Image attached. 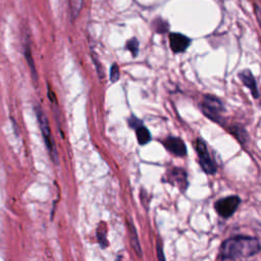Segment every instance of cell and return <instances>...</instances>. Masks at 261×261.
I'll return each instance as SVG.
<instances>
[{
	"label": "cell",
	"instance_id": "5",
	"mask_svg": "<svg viewBox=\"0 0 261 261\" xmlns=\"http://www.w3.org/2000/svg\"><path fill=\"white\" fill-rule=\"evenodd\" d=\"M240 202L241 200L238 196H229L216 201L214 208L221 217L228 218L236 212Z\"/></svg>",
	"mask_w": 261,
	"mask_h": 261
},
{
	"label": "cell",
	"instance_id": "8",
	"mask_svg": "<svg viewBox=\"0 0 261 261\" xmlns=\"http://www.w3.org/2000/svg\"><path fill=\"white\" fill-rule=\"evenodd\" d=\"M164 147L176 156H185L187 155V148L184 141L180 138L168 137L163 141Z\"/></svg>",
	"mask_w": 261,
	"mask_h": 261
},
{
	"label": "cell",
	"instance_id": "15",
	"mask_svg": "<svg viewBox=\"0 0 261 261\" xmlns=\"http://www.w3.org/2000/svg\"><path fill=\"white\" fill-rule=\"evenodd\" d=\"M120 74H119V68L116 63H113L110 67V81L112 83H115L118 81Z\"/></svg>",
	"mask_w": 261,
	"mask_h": 261
},
{
	"label": "cell",
	"instance_id": "14",
	"mask_svg": "<svg viewBox=\"0 0 261 261\" xmlns=\"http://www.w3.org/2000/svg\"><path fill=\"white\" fill-rule=\"evenodd\" d=\"M126 48L133 53V56L136 57L137 54H138V51H139V42L136 38H133L130 40L127 41L126 43Z\"/></svg>",
	"mask_w": 261,
	"mask_h": 261
},
{
	"label": "cell",
	"instance_id": "10",
	"mask_svg": "<svg viewBox=\"0 0 261 261\" xmlns=\"http://www.w3.org/2000/svg\"><path fill=\"white\" fill-rule=\"evenodd\" d=\"M127 223H128V229H129V241H130V244H132L133 248L135 249L137 255L139 257H142V250H141V246H140L137 229H136V227H135V225L133 224L132 221L128 220Z\"/></svg>",
	"mask_w": 261,
	"mask_h": 261
},
{
	"label": "cell",
	"instance_id": "7",
	"mask_svg": "<svg viewBox=\"0 0 261 261\" xmlns=\"http://www.w3.org/2000/svg\"><path fill=\"white\" fill-rule=\"evenodd\" d=\"M191 40L179 33H171L169 35V45L174 53H181L187 50Z\"/></svg>",
	"mask_w": 261,
	"mask_h": 261
},
{
	"label": "cell",
	"instance_id": "11",
	"mask_svg": "<svg viewBox=\"0 0 261 261\" xmlns=\"http://www.w3.org/2000/svg\"><path fill=\"white\" fill-rule=\"evenodd\" d=\"M136 136H137L138 143L141 146H144L151 141V134H150L149 129L146 126H144L143 124L139 125L136 128Z\"/></svg>",
	"mask_w": 261,
	"mask_h": 261
},
{
	"label": "cell",
	"instance_id": "12",
	"mask_svg": "<svg viewBox=\"0 0 261 261\" xmlns=\"http://www.w3.org/2000/svg\"><path fill=\"white\" fill-rule=\"evenodd\" d=\"M24 56H25V59L28 61V64L31 68V72H32V76L34 79V82L37 83L38 81V76H37V71H36V68H35V64H34V60H33V57H32V52H31V47H30V44L29 42H25L24 46Z\"/></svg>",
	"mask_w": 261,
	"mask_h": 261
},
{
	"label": "cell",
	"instance_id": "9",
	"mask_svg": "<svg viewBox=\"0 0 261 261\" xmlns=\"http://www.w3.org/2000/svg\"><path fill=\"white\" fill-rule=\"evenodd\" d=\"M239 77L244 83V85L249 88V90L251 91L252 95L255 98H258V96H259L258 89H257V85H256V82H255V79H254L252 72L250 70H248V69L243 70V71H241L239 73Z\"/></svg>",
	"mask_w": 261,
	"mask_h": 261
},
{
	"label": "cell",
	"instance_id": "2",
	"mask_svg": "<svg viewBox=\"0 0 261 261\" xmlns=\"http://www.w3.org/2000/svg\"><path fill=\"white\" fill-rule=\"evenodd\" d=\"M34 110H35V113H36V116H37V119H38L41 132H42L43 139H44L45 145L47 147L48 153L51 156L52 160L54 162H57L58 161L57 151L55 149V145H54V142H53V138H52V135H51V130H50V126H49V122H48L47 116H46L45 112L43 111V109L39 105H36L34 107Z\"/></svg>",
	"mask_w": 261,
	"mask_h": 261
},
{
	"label": "cell",
	"instance_id": "16",
	"mask_svg": "<svg viewBox=\"0 0 261 261\" xmlns=\"http://www.w3.org/2000/svg\"><path fill=\"white\" fill-rule=\"evenodd\" d=\"M141 124H143L142 123V121L139 119V118H137L135 115H132L130 117H129V119H128V125L132 127V128H137L139 125H141Z\"/></svg>",
	"mask_w": 261,
	"mask_h": 261
},
{
	"label": "cell",
	"instance_id": "6",
	"mask_svg": "<svg viewBox=\"0 0 261 261\" xmlns=\"http://www.w3.org/2000/svg\"><path fill=\"white\" fill-rule=\"evenodd\" d=\"M165 181H168L173 186H177L178 189L181 190V192H185L189 185L187 172L182 168L178 167H173L167 172V178L165 179Z\"/></svg>",
	"mask_w": 261,
	"mask_h": 261
},
{
	"label": "cell",
	"instance_id": "18",
	"mask_svg": "<svg viewBox=\"0 0 261 261\" xmlns=\"http://www.w3.org/2000/svg\"><path fill=\"white\" fill-rule=\"evenodd\" d=\"M157 257H158L159 260H164L165 259V257H164V255L162 253V249H161L160 244L157 245Z\"/></svg>",
	"mask_w": 261,
	"mask_h": 261
},
{
	"label": "cell",
	"instance_id": "13",
	"mask_svg": "<svg viewBox=\"0 0 261 261\" xmlns=\"http://www.w3.org/2000/svg\"><path fill=\"white\" fill-rule=\"evenodd\" d=\"M69 1V8H70V13H71V17L74 19L82 7H83V3H84V0H68Z\"/></svg>",
	"mask_w": 261,
	"mask_h": 261
},
{
	"label": "cell",
	"instance_id": "17",
	"mask_svg": "<svg viewBox=\"0 0 261 261\" xmlns=\"http://www.w3.org/2000/svg\"><path fill=\"white\" fill-rule=\"evenodd\" d=\"M254 11H255V15H256L257 21H258V23H259V25L261 28V8L256 3H254Z\"/></svg>",
	"mask_w": 261,
	"mask_h": 261
},
{
	"label": "cell",
	"instance_id": "3",
	"mask_svg": "<svg viewBox=\"0 0 261 261\" xmlns=\"http://www.w3.org/2000/svg\"><path fill=\"white\" fill-rule=\"evenodd\" d=\"M196 151L198 153V158H199V163L202 167V169L208 173L212 174L215 173L216 171V164L214 163L213 159L211 158L207 146L205 142L201 139H198L196 142Z\"/></svg>",
	"mask_w": 261,
	"mask_h": 261
},
{
	"label": "cell",
	"instance_id": "4",
	"mask_svg": "<svg viewBox=\"0 0 261 261\" xmlns=\"http://www.w3.org/2000/svg\"><path fill=\"white\" fill-rule=\"evenodd\" d=\"M202 108L205 115L215 121L219 120L221 113L224 111L222 102L218 98L211 95H206L204 97Z\"/></svg>",
	"mask_w": 261,
	"mask_h": 261
},
{
	"label": "cell",
	"instance_id": "1",
	"mask_svg": "<svg viewBox=\"0 0 261 261\" xmlns=\"http://www.w3.org/2000/svg\"><path fill=\"white\" fill-rule=\"evenodd\" d=\"M261 251L258 239L247 236H236L225 240L219 249L218 259L237 260L250 258Z\"/></svg>",
	"mask_w": 261,
	"mask_h": 261
}]
</instances>
